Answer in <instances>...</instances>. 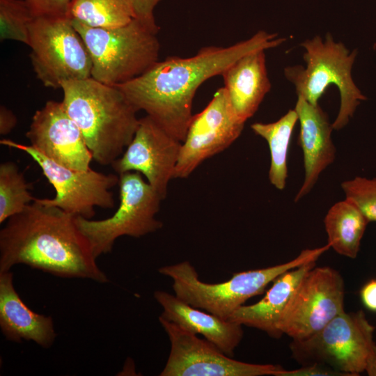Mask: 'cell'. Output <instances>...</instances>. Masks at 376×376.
I'll return each instance as SVG.
<instances>
[{"instance_id":"obj_31","label":"cell","mask_w":376,"mask_h":376,"mask_svg":"<svg viewBox=\"0 0 376 376\" xmlns=\"http://www.w3.org/2000/svg\"><path fill=\"white\" fill-rule=\"evenodd\" d=\"M17 119L14 113L3 105L0 107V134L6 135L17 125Z\"/></svg>"},{"instance_id":"obj_21","label":"cell","mask_w":376,"mask_h":376,"mask_svg":"<svg viewBox=\"0 0 376 376\" xmlns=\"http://www.w3.org/2000/svg\"><path fill=\"white\" fill-rule=\"evenodd\" d=\"M369 221L350 201L334 204L324 219L327 243L338 254L357 258Z\"/></svg>"},{"instance_id":"obj_24","label":"cell","mask_w":376,"mask_h":376,"mask_svg":"<svg viewBox=\"0 0 376 376\" xmlns=\"http://www.w3.org/2000/svg\"><path fill=\"white\" fill-rule=\"evenodd\" d=\"M29 187L15 162L0 164V224L21 212L35 200Z\"/></svg>"},{"instance_id":"obj_19","label":"cell","mask_w":376,"mask_h":376,"mask_svg":"<svg viewBox=\"0 0 376 376\" xmlns=\"http://www.w3.org/2000/svg\"><path fill=\"white\" fill-rule=\"evenodd\" d=\"M265 52L260 49L242 56L221 75L232 107L244 122L254 115L271 89Z\"/></svg>"},{"instance_id":"obj_3","label":"cell","mask_w":376,"mask_h":376,"mask_svg":"<svg viewBox=\"0 0 376 376\" xmlns=\"http://www.w3.org/2000/svg\"><path fill=\"white\" fill-rule=\"evenodd\" d=\"M63 104L79 128L93 159L111 166L138 127V111L116 86L91 77L62 83Z\"/></svg>"},{"instance_id":"obj_4","label":"cell","mask_w":376,"mask_h":376,"mask_svg":"<svg viewBox=\"0 0 376 376\" xmlns=\"http://www.w3.org/2000/svg\"><path fill=\"white\" fill-rule=\"evenodd\" d=\"M329 248L327 244L319 248L304 249L287 263L235 273L227 281L219 283L202 281L189 261L164 266L158 271L172 279L175 295L180 300L228 320L246 300L263 294L267 285L279 275L307 262L316 261Z\"/></svg>"},{"instance_id":"obj_17","label":"cell","mask_w":376,"mask_h":376,"mask_svg":"<svg viewBox=\"0 0 376 376\" xmlns=\"http://www.w3.org/2000/svg\"><path fill=\"white\" fill-rule=\"evenodd\" d=\"M154 297L163 308L161 317L194 334L203 335L226 355H234L243 338L242 324L202 311L165 291H155Z\"/></svg>"},{"instance_id":"obj_9","label":"cell","mask_w":376,"mask_h":376,"mask_svg":"<svg viewBox=\"0 0 376 376\" xmlns=\"http://www.w3.org/2000/svg\"><path fill=\"white\" fill-rule=\"evenodd\" d=\"M30 58L36 77L47 88L91 77L87 47L70 17H34L29 26Z\"/></svg>"},{"instance_id":"obj_27","label":"cell","mask_w":376,"mask_h":376,"mask_svg":"<svg viewBox=\"0 0 376 376\" xmlns=\"http://www.w3.org/2000/svg\"><path fill=\"white\" fill-rule=\"evenodd\" d=\"M34 17H69L73 0H25Z\"/></svg>"},{"instance_id":"obj_16","label":"cell","mask_w":376,"mask_h":376,"mask_svg":"<svg viewBox=\"0 0 376 376\" xmlns=\"http://www.w3.org/2000/svg\"><path fill=\"white\" fill-rule=\"evenodd\" d=\"M295 109L300 124L298 143L304 167V181L295 197L297 202L311 191L320 174L334 162L336 148L331 139L332 123L319 104H312L297 96Z\"/></svg>"},{"instance_id":"obj_13","label":"cell","mask_w":376,"mask_h":376,"mask_svg":"<svg viewBox=\"0 0 376 376\" xmlns=\"http://www.w3.org/2000/svg\"><path fill=\"white\" fill-rule=\"evenodd\" d=\"M244 123L234 111L226 88H219L207 105L193 115L174 178H188L203 161L229 147L241 134Z\"/></svg>"},{"instance_id":"obj_25","label":"cell","mask_w":376,"mask_h":376,"mask_svg":"<svg viewBox=\"0 0 376 376\" xmlns=\"http://www.w3.org/2000/svg\"><path fill=\"white\" fill-rule=\"evenodd\" d=\"M34 18L25 0H0V38L29 43V26Z\"/></svg>"},{"instance_id":"obj_11","label":"cell","mask_w":376,"mask_h":376,"mask_svg":"<svg viewBox=\"0 0 376 376\" xmlns=\"http://www.w3.org/2000/svg\"><path fill=\"white\" fill-rule=\"evenodd\" d=\"M0 143L29 155L54 187L55 197L38 198L40 203L86 219H92L95 216V207H113L115 201L111 189L118 184L119 176L117 175L105 174L92 169L88 171L72 169L49 159L30 145L10 139H1Z\"/></svg>"},{"instance_id":"obj_6","label":"cell","mask_w":376,"mask_h":376,"mask_svg":"<svg viewBox=\"0 0 376 376\" xmlns=\"http://www.w3.org/2000/svg\"><path fill=\"white\" fill-rule=\"evenodd\" d=\"M72 22L90 54L91 77L98 81L120 85L142 75L159 61L157 33L136 18L114 29Z\"/></svg>"},{"instance_id":"obj_30","label":"cell","mask_w":376,"mask_h":376,"mask_svg":"<svg viewBox=\"0 0 376 376\" xmlns=\"http://www.w3.org/2000/svg\"><path fill=\"white\" fill-rule=\"evenodd\" d=\"M360 297L366 308L376 312V279L370 280L361 288Z\"/></svg>"},{"instance_id":"obj_29","label":"cell","mask_w":376,"mask_h":376,"mask_svg":"<svg viewBox=\"0 0 376 376\" xmlns=\"http://www.w3.org/2000/svg\"><path fill=\"white\" fill-rule=\"evenodd\" d=\"M275 376H346L344 373L332 368L321 364L312 363L302 366L295 370H285L281 368Z\"/></svg>"},{"instance_id":"obj_12","label":"cell","mask_w":376,"mask_h":376,"mask_svg":"<svg viewBox=\"0 0 376 376\" xmlns=\"http://www.w3.org/2000/svg\"><path fill=\"white\" fill-rule=\"evenodd\" d=\"M171 350L160 376H263L273 375L278 365L256 364L233 359L217 346L159 316Z\"/></svg>"},{"instance_id":"obj_23","label":"cell","mask_w":376,"mask_h":376,"mask_svg":"<svg viewBox=\"0 0 376 376\" xmlns=\"http://www.w3.org/2000/svg\"><path fill=\"white\" fill-rule=\"evenodd\" d=\"M69 17L86 26L114 29L135 18L130 0H73Z\"/></svg>"},{"instance_id":"obj_7","label":"cell","mask_w":376,"mask_h":376,"mask_svg":"<svg viewBox=\"0 0 376 376\" xmlns=\"http://www.w3.org/2000/svg\"><path fill=\"white\" fill-rule=\"evenodd\" d=\"M375 329L363 311H344L311 337L292 340L290 348L302 366L321 363L356 376L376 357Z\"/></svg>"},{"instance_id":"obj_10","label":"cell","mask_w":376,"mask_h":376,"mask_svg":"<svg viewBox=\"0 0 376 376\" xmlns=\"http://www.w3.org/2000/svg\"><path fill=\"white\" fill-rule=\"evenodd\" d=\"M345 283L330 267H314L304 276L276 324L292 340H305L344 312Z\"/></svg>"},{"instance_id":"obj_15","label":"cell","mask_w":376,"mask_h":376,"mask_svg":"<svg viewBox=\"0 0 376 376\" xmlns=\"http://www.w3.org/2000/svg\"><path fill=\"white\" fill-rule=\"evenodd\" d=\"M26 137L30 146L57 164L79 171L91 169L92 154L62 102L49 100L38 109Z\"/></svg>"},{"instance_id":"obj_1","label":"cell","mask_w":376,"mask_h":376,"mask_svg":"<svg viewBox=\"0 0 376 376\" xmlns=\"http://www.w3.org/2000/svg\"><path fill=\"white\" fill-rule=\"evenodd\" d=\"M285 38L259 31L228 47H202L193 56L158 61L142 75L116 86L137 110H143L166 132L182 142L193 116V100L207 79L221 75L242 56L279 46Z\"/></svg>"},{"instance_id":"obj_26","label":"cell","mask_w":376,"mask_h":376,"mask_svg":"<svg viewBox=\"0 0 376 376\" xmlns=\"http://www.w3.org/2000/svg\"><path fill=\"white\" fill-rule=\"evenodd\" d=\"M345 198L352 202L370 221H376V178L355 177L341 183Z\"/></svg>"},{"instance_id":"obj_28","label":"cell","mask_w":376,"mask_h":376,"mask_svg":"<svg viewBox=\"0 0 376 376\" xmlns=\"http://www.w3.org/2000/svg\"><path fill=\"white\" fill-rule=\"evenodd\" d=\"M135 14V18L155 33H158L154 10L156 6L162 0H130Z\"/></svg>"},{"instance_id":"obj_2","label":"cell","mask_w":376,"mask_h":376,"mask_svg":"<svg viewBox=\"0 0 376 376\" xmlns=\"http://www.w3.org/2000/svg\"><path fill=\"white\" fill-rule=\"evenodd\" d=\"M75 216L37 198L0 230V272L23 264L65 279L109 282Z\"/></svg>"},{"instance_id":"obj_8","label":"cell","mask_w":376,"mask_h":376,"mask_svg":"<svg viewBox=\"0 0 376 376\" xmlns=\"http://www.w3.org/2000/svg\"><path fill=\"white\" fill-rule=\"evenodd\" d=\"M120 203L110 217L93 220L75 216V223L87 240L94 257L111 252L115 241L127 235L140 237L162 226L155 218L163 200L138 172L119 175Z\"/></svg>"},{"instance_id":"obj_5","label":"cell","mask_w":376,"mask_h":376,"mask_svg":"<svg viewBox=\"0 0 376 376\" xmlns=\"http://www.w3.org/2000/svg\"><path fill=\"white\" fill-rule=\"evenodd\" d=\"M304 49L302 65L284 69L286 79L295 87L297 96L312 104H318L327 87L335 85L340 93V107L332 123L334 130L346 126L361 101L366 100L352 77V68L357 54L340 42H336L330 33L323 41L320 36L301 43Z\"/></svg>"},{"instance_id":"obj_20","label":"cell","mask_w":376,"mask_h":376,"mask_svg":"<svg viewBox=\"0 0 376 376\" xmlns=\"http://www.w3.org/2000/svg\"><path fill=\"white\" fill-rule=\"evenodd\" d=\"M315 262H307L283 272L273 281L272 287L259 301L242 306L228 320L260 329L275 338L281 337L276 328L280 315L305 274L315 266Z\"/></svg>"},{"instance_id":"obj_32","label":"cell","mask_w":376,"mask_h":376,"mask_svg":"<svg viewBox=\"0 0 376 376\" xmlns=\"http://www.w3.org/2000/svg\"><path fill=\"white\" fill-rule=\"evenodd\" d=\"M366 372L369 376H376V357L370 362Z\"/></svg>"},{"instance_id":"obj_14","label":"cell","mask_w":376,"mask_h":376,"mask_svg":"<svg viewBox=\"0 0 376 376\" xmlns=\"http://www.w3.org/2000/svg\"><path fill=\"white\" fill-rule=\"evenodd\" d=\"M181 144L146 115L139 119L132 140L111 166L118 175L132 171L143 174L164 200L174 178Z\"/></svg>"},{"instance_id":"obj_18","label":"cell","mask_w":376,"mask_h":376,"mask_svg":"<svg viewBox=\"0 0 376 376\" xmlns=\"http://www.w3.org/2000/svg\"><path fill=\"white\" fill-rule=\"evenodd\" d=\"M0 328L8 340H31L44 348L50 347L56 336L52 318L35 313L23 302L10 270L0 272Z\"/></svg>"},{"instance_id":"obj_22","label":"cell","mask_w":376,"mask_h":376,"mask_svg":"<svg viewBox=\"0 0 376 376\" xmlns=\"http://www.w3.org/2000/svg\"><path fill=\"white\" fill-rule=\"evenodd\" d=\"M297 121L298 115L294 109L289 110L275 122L255 123L251 126L256 134L267 142L270 152L269 180L279 190H283L285 187L289 146Z\"/></svg>"}]
</instances>
